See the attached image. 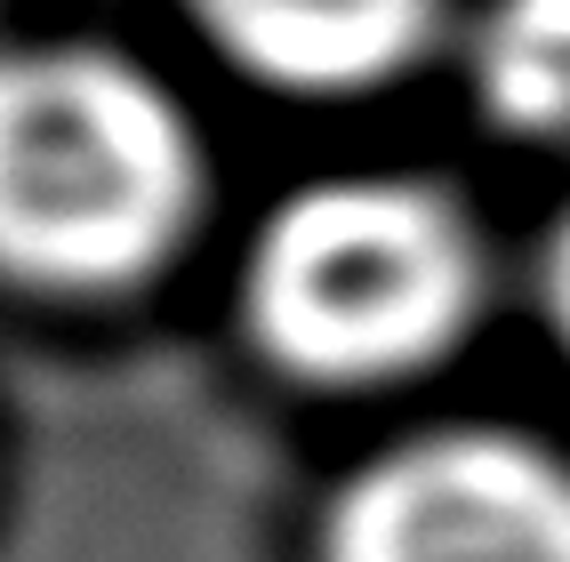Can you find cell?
I'll use <instances>...</instances> for the list:
<instances>
[{
	"label": "cell",
	"mask_w": 570,
	"mask_h": 562,
	"mask_svg": "<svg viewBox=\"0 0 570 562\" xmlns=\"http://www.w3.org/2000/svg\"><path fill=\"white\" fill-rule=\"evenodd\" d=\"M322 562H570V459L499 426L410 434L330 499Z\"/></svg>",
	"instance_id": "cell-3"
},
{
	"label": "cell",
	"mask_w": 570,
	"mask_h": 562,
	"mask_svg": "<svg viewBox=\"0 0 570 562\" xmlns=\"http://www.w3.org/2000/svg\"><path fill=\"white\" fill-rule=\"evenodd\" d=\"M202 145L185 105L112 49H0V274L105 297L185 241Z\"/></svg>",
	"instance_id": "cell-1"
},
{
	"label": "cell",
	"mask_w": 570,
	"mask_h": 562,
	"mask_svg": "<svg viewBox=\"0 0 570 562\" xmlns=\"http://www.w3.org/2000/svg\"><path fill=\"white\" fill-rule=\"evenodd\" d=\"M482 297L474 225L410 177H322L257 225L242 314L289 378L386 386L459 346Z\"/></svg>",
	"instance_id": "cell-2"
},
{
	"label": "cell",
	"mask_w": 570,
	"mask_h": 562,
	"mask_svg": "<svg viewBox=\"0 0 570 562\" xmlns=\"http://www.w3.org/2000/svg\"><path fill=\"white\" fill-rule=\"evenodd\" d=\"M466 89L490 129L562 145L570 137V0H490L466 32Z\"/></svg>",
	"instance_id": "cell-5"
},
{
	"label": "cell",
	"mask_w": 570,
	"mask_h": 562,
	"mask_svg": "<svg viewBox=\"0 0 570 562\" xmlns=\"http://www.w3.org/2000/svg\"><path fill=\"white\" fill-rule=\"evenodd\" d=\"M547 314H554V337L570 346V209H562L554 241H547Z\"/></svg>",
	"instance_id": "cell-6"
},
{
	"label": "cell",
	"mask_w": 570,
	"mask_h": 562,
	"mask_svg": "<svg viewBox=\"0 0 570 562\" xmlns=\"http://www.w3.org/2000/svg\"><path fill=\"white\" fill-rule=\"evenodd\" d=\"M225 65L289 97H362L410 72L442 0H185Z\"/></svg>",
	"instance_id": "cell-4"
}]
</instances>
